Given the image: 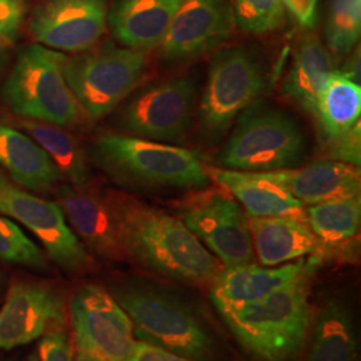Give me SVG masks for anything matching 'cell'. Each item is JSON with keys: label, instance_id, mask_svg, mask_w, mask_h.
<instances>
[{"label": "cell", "instance_id": "obj_25", "mask_svg": "<svg viewBox=\"0 0 361 361\" xmlns=\"http://www.w3.org/2000/svg\"><path fill=\"white\" fill-rule=\"evenodd\" d=\"M16 129L26 133L49 154L63 180L73 186H89L91 170L87 155L65 128L22 118L16 122Z\"/></svg>", "mask_w": 361, "mask_h": 361}, {"label": "cell", "instance_id": "obj_35", "mask_svg": "<svg viewBox=\"0 0 361 361\" xmlns=\"http://www.w3.org/2000/svg\"><path fill=\"white\" fill-rule=\"evenodd\" d=\"M129 361H193L170 353L165 349L157 348L143 341H137Z\"/></svg>", "mask_w": 361, "mask_h": 361}, {"label": "cell", "instance_id": "obj_28", "mask_svg": "<svg viewBox=\"0 0 361 361\" xmlns=\"http://www.w3.org/2000/svg\"><path fill=\"white\" fill-rule=\"evenodd\" d=\"M361 31V0H332L325 40L331 51L347 54L359 42Z\"/></svg>", "mask_w": 361, "mask_h": 361}, {"label": "cell", "instance_id": "obj_16", "mask_svg": "<svg viewBox=\"0 0 361 361\" xmlns=\"http://www.w3.org/2000/svg\"><path fill=\"white\" fill-rule=\"evenodd\" d=\"M56 202L73 232L92 253L109 261L126 259L109 193L65 183L58 186Z\"/></svg>", "mask_w": 361, "mask_h": 361}, {"label": "cell", "instance_id": "obj_31", "mask_svg": "<svg viewBox=\"0 0 361 361\" xmlns=\"http://www.w3.org/2000/svg\"><path fill=\"white\" fill-rule=\"evenodd\" d=\"M27 15L26 0H0V39L16 42Z\"/></svg>", "mask_w": 361, "mask_h": 361}, {"label": "cell", "instance_id": "obj_13", "mask_svg": "<svg viewBox=\"0 0 361 361\" xmlns=\"http://www.w3.org/2000/svg\"><path fill=\"white\" fill-rule=\"evenodd\" d=\"M67 319L62 289L39 280H15L0 307V350L23 347L66 328Z\"/></svg>", "mask_w": 361, "mask_h": 361}, {"label": "cell", "instance_id": "obj_14", "mask_svg": "<svg viewBox=\"0 0 361 361\" xmlns=\"http://www.w3.org/2000/svg\"><path fill=\"white\" fill-rule=\"evenodd\" d=\"M107 11L106 0H40L27 27L39 44L80 54L97 47L104 37Z\"/></svg>", "mask_w": 361, "mask_h": 361}, {"label": "cell", "instance_id": "obj_5", "mask_svg": "<svg viewBox=\"0 0 361 361\" xmlns=\"http://www.w3.org/2000/svg\"><path fill=\"white\" fill-rule=\"evenodd\" d=\"M66 56L39 43L23 47L0 89L3 104L23 119L77 126L82 110L66 82Z\"/></svg>", "mask_w": 361, "mask_h": 361}, {"label": "cell", "instance_id": "obj_17", "mask_svg": "<svg viewBox=\"0 0 361 361\" xmlns=\"http://www.w3.org/2000/svg\"><path fill=\"white\" fill-rule=\"evenodd\" d=\"M316 259L319 257L310 259L302 257L283 267L265 268L256 264L222 267L212 284L209 285L210 298L217 310L237 308L255 302L295 280Z\"/></svg>", "mask_w": 361, "mask_h": 361}, {"label": "cell", "instance_id": "obj_36", "mask_svg": "<svg viewBox=\"0 0 361 361\" xmlns=\"http://www.w3.org/2000/svg\"><path fill=\"white\" fill-rule=\"evenodd\" d=\"M8 58H10V44L0 39V71L3 70L4 66L7 65Z\"/></svg>", "mask_w": 361, "mask_h": 361}, {"label": "cell", "instance_id": "obj_32", "mask_svg": "<svg viewBox=\"0 0 361 361\" xmlns=\"http://www.w3.org/2000/svg\"><path fill=\"white\" fill-rule=\"evenodd\" d=\"M37 352L39 361H73L71 338L67 329L61 328L40 337Z\"/></svg>", "mask_w": 361, "mask_h": 361}, {"label": "cell", "instance_id": "obj_3", "mask_svg": "<svg viewBox=\"0 0 361 361\" xmlns=\"http://www.w3.org/2000/svg\"><path fill=\"white\" fill-rule=\"evenodd\" d=\"M111 296L126 312L138 341L193 361H219V337L193 307L158 285L130 280L113 286Z\"/></svg>", "mask_w": 361, "mask_h": 361}, {"label": "cell", "instance_id": "obj_23", "mask_svg": "<svg viewBox=\"0 0 361 361\" xmlns=\"http://www.w3.org/2000/svg\"><path fill=\"white\" fill-rule=\"evenodd\" d=\"M307 361H359L353 313L340 297L326 298L310 325Z\"/></svg>", "mask_w": 361, "mask_h": 361}, {"label": "cell", "instance_id": "obj_27", "mask_svg": "<svg viewBox=\"0 0 361 361\" xmlns=\"http://www.w3.org/2000/svg\"><path fill=\"white\" fill-rule=\"evenodd\" d=\"M305 216L320 244H343L360 231V195L310 205Z\"/></svg>", "mask_w": 361, "mask_h": 361}, {"label": "cell", "instance_id": "obj_10", "mask_svg": "<svg viewBox=\"0 0 361 361\" xmlns=\"http://www.w3.org/2000/svg\"><path fill=\"white\" fill-rule=\"evenodd\" d=\"M198 97L193 74L171 78L135 92L118 114V126L155 142H178L192 128Z\"/></svg>", "mask_w": 361, "mask_h": 361}, {"label": "cell", "instance_id": "obj_18", "mask_svg": "<svg viewBox=\"0 0 361 361\" xmlns=\"http://www.w3.org/2000/svg\"><path fill=\"white\" fill-rule=\"evenodd\" d=\"M182 0H114L107 26L125 47L149 52L158 49Z\"/></svg>", "mask_w": 361, "mask_h": 361}, {"label": "cell", "instance_id": "obj_34", "mask_svg": "<svg viewBox=\"0 0 361 361\" xmlns=\"http://www.w3.org/2000/svg\"><path fill=\"white\" fill-rule=\"evenodd\" d=\"M284 7L295 16L300 26L313 28L316 25L317 0H281Z\"/></svg>", "mask_w": 361, "mask_h": 361}, {"label": "cell", "instance_id": "obj_30", "mask_svg": "<svg viewBox=\"0 0 361 361\" xmlns=\"http://www.w3.org/2000/svg\"><path fill=\"white\" fill-rule=\"evenodd\" d=\"M232 7L235 27L247 34H268L284 25L281 0H233Z\"/></svg>", "mask_w": 361, "mask_h": 361}, {"label": "cell", "instance_id": "obj_24", "mask_svg": "<svg viewBox=\"0 0 361 361\" xmlns=\"http://www.w3.org/2000/svg\"><path fill=\"white\" fill-rule=\"evenodd\" d=\"M332 71V55L323 42L316 34H304L297 42L281 92L300 109L316 116L320 91Z\"/></svg>", "mask_w": 361, "mask_h": 361}, {"label": "cell", "instance_id": "obj_12", "mask_svg": "<svg viewBox=\"0 0 361 361\" xmlns=\"http://www.w3.org/2000/svg\"><path fill=\"white\" fill-rule=\"evenodd\" d=\"M0 216L19 222L32 233L44 247L46 256L62 271L80 274L90 269V256L58 202L27 192L1 171Z\"/></svg>", "mask_w": 361, "mask_h": 361}, {"label": "cell", "instance_id": "obj_29", "mask_svg": "<svg viewBox=\"0 0 361 361\" xmlns=\"http://www.w3.org/2000/svg\"><path fill=\"white\" fill-rule=\"evenodd\" d=\"M0 259L30 271H50L46 253L13 221L3 216H0Z\"/></svg>", "mask_w": 361, "mask_h": 361}, {"label": "cell", "instance_id": "obj_38", "mask_svg": "<svg viewBox=\"0 0 361 361\" xmlns=\"http://www.w3.org/2000/svg\"><path fill=\"white\" fill-rule=\"evenodd\" d=\"M0 361H18L16 356H4V357H0Z\"/></svg>", "mask_w": 361, "mask_h": 361}, {"label": "cell", "instance_id": "obj_22", "mask_svg": "<svg viewBox=\"0 0 361 361\" xmlns=\"http://www.w3.org/2000/svg\"><path fill=\"white\" fill-rule=\"evenodd\" d=\"M0 169L13 183L35 193H47L63 180L49 154L22 130L0 125Z\"/></svg>", "mask_w": 361, "mask_h": 361}, {"label": "cell", "instance_id": "obj_33", "mask_svg": "<svg viewBox=\"0 0 361 361\" xmlns=\"http://www.w3.org/2000/svg\"><path fill=\"white\" fill-rule=\"evenodd\" d=\"M360 122L344 134L328 140L329 141V155L335 161H341L355 166L360 165Z\"/></svg>", "mask_w": 361, "mask_h": 361}, {"label": "cell", "instance_id": "obj_21", "mask_svg": "<svg viewBox=\"0 0 361 361\" xmlns=\"http://www.w3.org/2000/svg\"><path fill=\"white\" fill-rule=\"evenodd\" d=\"M255 255L264 267H277L319 250L320 241L307 219L295 216L249 217Z\"/></svg>", "mask_w": 361, "mask_h": 361}, {"label": "cell", "instance_id": "obj_15", "mask_svg": "<svg viewBox=\"0 0 361 361\" xmlns=\"http://www.w3.org/2000/svg\"><path fill=\"white\" fill-rule=\"evenodd\" d=\"M235 28L231 0H182L158 46L166 62L195 59L228 42Z\"/></svg>", "mask_w": 361, "mask_h": 361}, {"label": "cell", "instance_id": "obj_26", "mask_svg": "<svg viewBox=\"0 0 361 361\" xmlns=\"http://www.w3.org/2000/svg\"><path fill=\"white\" fill-rule=\"evenodd\" d=\"M361 87L359 82L332 71L317 99L316 116L328 140L336 138L360 122Z\"/></svg>", "mask_w": 361, "mask_h": 361}, {"label": "cell", "instance_id": "obj_2", "mask_svg": "<svg viewBox=\"0 0 361 361\" xmlns=\"http://www.w3.org/2000/svg\"><path fill=\"white\" fill-rule=\"evenodd\" d=\"M320 264L268 296L237 308L219 310L241 348L255 361H297L310 337L313 310L310 280Z\"/></svg>", "mask_w": 361, "mask_h": 361}, {"label": "cell", "instance_id": "obj_1", "mask_svg": "<svg viewBox=\"0 0 361 361\" xmlns=\"http://www.w3.org/2000/svg\"><path fill=\"white\" fill-rule=\"evenodd\" d=\"M109 198L126 259L182 284H212L222 265L180 219L126 194Z\"/></svg>", "mask_w": 361, "mask_h": 361}, {"label": "cell", "instance_id": "obj_37", "mask_svg": "<svg viewBox=\"0 0 361 361\" xmlns=\"http://www.w3.org/2000/svg\"><path fill=\"white\" fill-rule=\"evenodd\" d=\"M25 361H39L38 352H37V350H35V352H31V353L27 356L26 359H25Z\"/></svg>", "mask_w": 361, "mask_h": 361}, {"label": "cell", "instance_id": "obj_39", "mask_svg": "<svg viewBox=\"0 0 361 361\" xmlns=\"http://www.w3.org/2000/svg\"><path fill=\"white\" fill-rule=\"evenodd\" d=\"M3 286H4V280H3V276H1V273H0V293H1V290H3Z\"/></svg>", "mask_w": 361, "mask_h": 361}, {"label": "cell", "instance_id": "obj_11", "mask_svg": "<svg viewBox=\"0 0 361 361\" xmlns=\"http://www.w3.org/2000/svg\"><path fill=\"white\" fill-rule=\"evenodd\" d=\"M178 213L186 228L222 267L256 262L249 217L224 189H201L180 202Z\"/></svg>", "mask_w": 361, "mask_h": 361}, {"label": "cell", "instance_id": "obj_8", "mask_svg": "<svg viewBox=\"0 0 361 361\" xmlns=\"http://www.w3.org/2000/svg\"><path fill=\"white\" fill-rule=\"evenodd\" d=\"M265 87V70L253 50L234 46L214 54L198 109L204 140L219 141L246 107L257 101Z\"/></svg>", "mask_w": 361, "mask_h": 361}, {"label": "cell", "instance_id": "obj_4", "mask_svg": "<svg viewBox=\"0 0 361 361\" xmlns=\"http://www.w3.org/2000/svg\"><path fill=\"white\" fill-rule=\"evenodd\" d=\"M92 159L118 183L140 189H192L210 185L207 168L193 152L123 134H104Z\"/></svg>", "mask_w": 361, "mask_h": 361}, {"label": "cell", "instance_id": "obj_6", "mask_svg": "<svg viewBox=\"0 0 361 361\" xmlns=\"http://www.w3.org/2000/svg\"><path fill=\"white\" fill-rule=\"evenodd\" d=\"M307 150V135L292 116L256 101L237 118L217 164L229 170L267 173L296 168Z\"/></svg>", "mask_w": 361, "mask_h": 361}, {"label": "cell", "instance_id": "obj_9", "mask_svg": "<svg viewBox=\"0 0 361 361\" xmlns=\"http://www.w3.org/2000/svg\"><path fill=\"white\" fill-rule=\"evenodd\" d=\"M73 361H129L135 347L133 324L101 285L82 284L67 302Z\"/></svg>", "mask_w": 361, "mask_h": 361}, {"label": "cell", "instance_id": "obj_7", "mask_svg": "<svg viewBox=\"0 0 361 361\" xmlns=\"http://www.w3.org/2000/svg\"><path fill=\"white\" fill-rule=\"evenodd\" d=\"M147 52L119 47L107 40L89 51L66 56L63 74L80 110L91 121L102 119L141 80Z\"/></svg>", "mask_w": 361, "mask_h": 361}, {"label": "cell", "instance_id": "obj_20", "mask_svg": "<svg viewBox=\"0 0 361 361\" xmlns=\"http://www.w3.org/2000/svg\"><path fill=\"white\" fill-rule=\"evenodd\" d=\"M207 168L210 180L231 194L245 210L247 217L295 216L307 219L304 204L265 173Z\"/></svg>", "mask_w": 361, "mask_h": 361}, {"label": "cell", "instance_id": "obj_19", "mask_svg": "<svg viewBox=\"0 0 361 361\" xmlns=\"http://www.w3.org/2000/svg\"><path fill=\"white\" fill-rule=\"evenodd\" d=\"M301 204L316 205L331 200L359 197L360 169L341 161H317L304 168L265 173Z\"/></svg>", "mask_w": 361, "mask_h": 361}]
</instances>
